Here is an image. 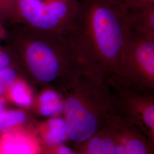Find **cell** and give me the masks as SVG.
I'll return each instance as SVG.
<instances>
[{"instance_id": "1", "label": "cell", "mask_w": 154, "mask_h": 154, "mask_svg": "<svg viewBox=\"0 0 154 154\" xmlns=\"http://www.w3.org/2000/svg\"><path fill=\"white\" fill-rule=\"evenodd\" d=\"M128 30L123 4L114 0H78L65 35L82 68L107 83L118 77Z\"/></svg>"}, {"instance_id": "2", "label": "cell", "mask_w": 154, "mask_h": 154, "mask_svg": "<svg viewBox=\"0 0 154 154\" xmlns=\"http://www.w3.org/2000/svg\"><path fill=\"white\" fill-rule=\"evenodd\" d=\"M69 140L82 144L114 112L110 88L93 72L80 69L59 88Z\"/></svg>"}, {"instance_id": "3", "label": "cell", "mask_w": 154, "mask_h": 154, "mask_svg": "<svg viewBox=\"0 0 154 154\" xmlns=\"http://www.w3.org/2000/svg\"><path fill=\"white\" fill-rule=\"evenodd\" d=\"M42 34L28 37L23 48L25 63L35 81L57 83L60 88L83 68L65 34L46 31Z\"/></svg>"}, {"instance_id": "4", "label": "cell", "mask_w": 154, "mask_h": 154, "mask_svg": "<svg viewBox=\"0 0 154 154\" xmlns=\"http://www.w3.org/2000/svg\"><path fill=\"white\" fill-rule=\"evenodd\" d=\"M112 81L154 94V34L129 28L118 77Z\"/></svg>"}, {"instance_id": "5", "label": "cell", "mask_w": 154, "mask_h": 154, "mask_svg": "<svg viewBox=\"0 0 154 154\" xmlns=\"http://www.w3.org/2000/svg\"><path fill=\"white\" fill-rule=\"evenodd\" d=\"M78 7V0H17L16 9L31 28L65 34Z\"/></svg>"}, {"instance_id": "6", "label": "cell", "mask_w": 154, "mask_h": 154, "mask_svg": "<svg viewBox=\"0 0 154 154\" xmlns=\"http://www.w3.org/2000/svg\"><path fill=\"white\" fill-rule=\"evenodd\" d=\"M112 95L114 113L154 142V94L120 83H106Z\"/></svg>"}, {"instance_id": "7", "label": "cell", "mask_w": 154, "mask_h": 154, "mask_svg": "<svg viewBox=\"0 0 154 154\" xmlns=\"http://www.w3.org/2000/svg\"><path fill=\"white\" fill-rule=\"evenodd\" d=\"M115 154H154V142L114 112Z\"/></svg>"}, {"instance_id": "8", "label": "cell", "mask_w": 154, "mask_h": 154, "mask_svg": "<svg viewBox=\"0 0 154 154\" xmlns=\"http://www.w3.org/2000/svg\"><path fill=\"white\" fill-rule=\"evenodd\" d=\"M42 150L35 128L30 125L0 133V154H41Z\"/></svg>"}, {"instance_id": "9", "label": "cell", "mask_w": 154, "mask_h": 154, "mask_svg": "<svg viewBox=\"0 0 154 154\" xmlns=\"http://www.w3.org/2000/svg\"><path fill=\"white\" fill-rule=\"evenodd\" d=\"M123 5L130 29L154 34V4L131 1Z\"/></svg>"}, {"instance_id": "10", "label": "cell", "mask_w": 154, "mask_h": 154, "mask_svg": "<svg viewBox=\"0 0 154 154\" xmlns=\"http://www.w3.org/2000/svg\"><path fill=\"white\" fill-rule=\"evenodd\" d=\"M112 114L103 126L87 140L81 144L78 154H115L116 139Z\"/></svg>"}, {"instance_id": "11", "label": "cell", "mask_w": 154, "mask_h": 154, "mask_svg": "<svg viewBox=\"0 0 154 154\" xmlns=\"http://www.w3.org/2000/svg\"><path fill=\"white\" fill-rule=\"evenodd\" d=\"M41 143L45 147H52L69 140L63 117L55 116L41 122L35 128Z\"/></svg>"}, {"instance_id": "12", "label": "cell", "mask_w": 154, "mask_h": 154, "mask_svg": "<svg viewBox=\"0 0 154 154\" xmlns=\"http://www.w3.org/2000/svg\"><path fill=\"white\" fill-rule=\"evenodd\" d=\"M35 109L41 116L50 118L63 114V102L60 93L52 89H46L39 94Z\"/></svg>"}, {"instance_id": "13", "label": "cell", "mask_w": 154, "mask_h": 154, "mask_svg": "<svg viewBox=\"0 0 154 154\" xmlns=\"http://www.w3.org/2000/svg\"><path fill=\"white\" fill-rule=\"evenodd\" d=\"M7 99L23 109H29L34 103L33 91L27 83L21 79L16 81L6 88Z\"/></svg>"}, {"instance_id": "14", "label": "cell", "mask_w": 154, "mask_h": 154, "mask_svg": "<svg viewBox=\"0 0 154 154\" xmlns=\"http://www.w3.org/2000/svg\"><path fill=\"white\" fill-rule=\"evenodd\" d=\"M28 114L22 110H4L0 111V133L13 128L29 125Z\"/></svg>"}, {"instance_id": "15", "label": "cell", "mask_w": 154, "mask_h": 154, "mask_svg": "<svg viewBox=\"0 0 154 154\" xmlns=\"http://www.w3.org/2000/svg\"><path fill=\"white\" fill-rule=\"evenodd\" d=\"M16 73L14 69L9 67L0 69V82L7 88L16 79Z\"/></svg>"}, {"instance_id": "16", "label": "cell", "mask_w": 154, "mask_h": 154, "mask_svg": "<svg viewBox=\"0 0 154 154\" xmlns=\"http://www.w3.org/2000/svg\"><path fill=\"white\" fill-rule=\"evenodd\" d=\"M43 154H77L63 143L52 147H45Z\"/></svg>"}, {"instance_id": "17", "label": "cell", "mask_w": 154, "mask_h": 154, "mask_svg": "<svg viewBox=\"0 0 154 154\" xmlns=\"http://www.w3.org/2000/svg\"><path fill=\"white\" fill-rule=\"evenodd\" d=\"M17 0H0V6L2 11H9L16 8Z\"/></svg>"}, {"instance_id": "18", "label": "cell", "mask_w": 154, "mask_h": 154, "mask_svg": "<svg viewBox=\"0 0 154 154\" xmlns=\"http://www.w3.org/2000/svg\"><path fill=\"white\" fill-rule=\"evenodd\" d=\"M10 64L9 57L4 53L0 50V69H2L9 67Z\"/></svg>"}, {"instance_id": "19", "label": "cell", "mask_w": 154, "mask_h": 154, "mask_svg": "<svg viewBox=\"0 0 154 154\" xmlns=\"http://www.w3.org/2000/svg\"><path fill=\"white\" fill-rule=\"evenodd\" d=\"M5 99L0 97V111L5 109Z\"/></svg>"}, {"instance_id": "20", "label": "cell", "mask_w": 154, "mask_h": 154, "mask_svg": "<svg viewBox=\"0 0 154 154\" xmlns=\"http://www.w3.org/2000/svg\"><path fill=\"white\" fill-rule=\"evenodd\" d=\"M6 90V88L0 82V96L5 93Z\"/></svg>"}, {"instance_id": "21", "label": "cell", "mask_w": 154, "mask_h": 154, "mask_svg": "<svg viewBox=\"0 0 154 154\" xmlns=\"http://www.w3.org/2000/svg\"><path fill=\"white\" fill-rule=\"evenodd\" d=\"M114 1H116V2H119V3L122 4H124L127 3V2H128L131 1L132 0H114Z\"/></svg>"}]
</instances>
